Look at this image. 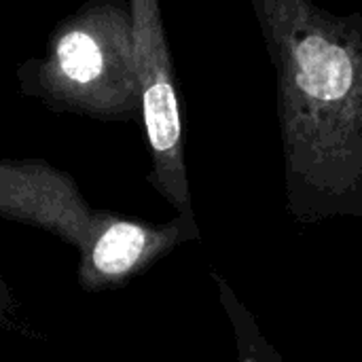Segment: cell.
Wrapping results in <instances>:
<instances>
[{
    "instance_id": "1",
    "label": "cell",
    "mask_w": 362,
    "mask_h": 362,
    "mask_svg": "<svg viewBox=\"0 0 362 362\" xmlns=\"http://www.w3.org/2000/svg\"><path fill=\"white\" fill-rule=\"evenodd\" d=\"M276 72L288 182L310 197H362V13L314 0H250Z\"/></svg>"
},
{
    "instance_id": "2",
    "label": "cell",
    "mask_w": 362,
    "mask_h": 362,
    "mask_svg": "<svg viewBox=\"0 0 362 362\" xmlns=\"http://www.w3.org/2000/svg\"><path fill=\"white\" fill-rule=\"evenodd\" d=\"M23 95L95 121L142 117L134 19L127 0H85L64 17L40 57L15 70Z\"/></svg>"
},
{
    "instance_id": "3",
    "label": "cell",
    "mask_w": 362,
    "mask_h": 362,
    "mask_svg": "<svg viewBox=\"0 0 362 362\" xmlns=\"http://www.w3.org/2000/svg\"><path fill=\"white\" fill-rule=\"evenodd\" d=\"M0 218L49 231L78 250V282L125 280L161 246L163 231L93 210L74 178L45 159L0 157Z\"/></svg>"
},
{
    "instance_id": "4",
    "label": "cell",
    "mask_w": 362,
    "mask_h": 362,
    "mask_svg": "<svg viewBox=\"0 0 362 362\" xmlns=\"http://www.w3.org/2000/svg\"><path fill=\"white\" fill-rule=\"evenodd\" d=\"M142 89V125L153 159L151 182L174 204L189 199L185 172V129L174 64L159 0H127Z\"/></svg>"
},
{
    "instance_id": "5",
    "label": "cell",
    "mask_w": 362,
    "mask_h": 362,
    "mask_svg": "<svg viewBox=\"0 0 362 362\" xmlns=\"http://www.w3.org/2000/svg\"><path fill=\"white\" fill-rule=\"evenodd\" d=\"M0 325L6 329H19V308L0 276Z\"/></svg>"
}]
</instances>
